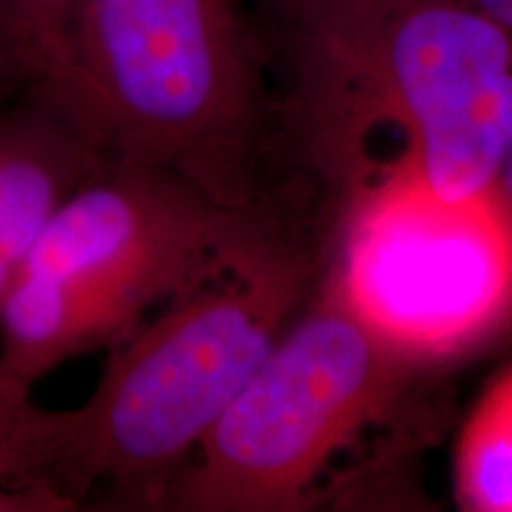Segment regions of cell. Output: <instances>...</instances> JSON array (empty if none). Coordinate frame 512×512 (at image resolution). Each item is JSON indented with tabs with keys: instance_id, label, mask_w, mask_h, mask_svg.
Returning <instances> with one entry per match:
<instances>
[{
	"instance_id": "6da1fadb",
	"label": "cell",
	"mask_w": 512,
	"mask_h": 512,
	"mask_svg": "<svg viewBox=\"0 0 512 512\" xmlns=\"http://www.w3.org/2000/svg\"><path fill=\"white\" fill-rule=\"evenodd\" d=\"M320 271L323 235L302 223L114 344L81 406L53 411L24 396L0 411V486H46L74 510L102 486L107 508L155 510Z\"/></svg>"
},
{
	"instance_id": "7a4b0ae2",
	"label": "cell",
	"mask_w": 512,
	"mask_h": 512,
	"mask_svg": "<svg viewBox=\"0 0 512 512\" xmlns=\"http://www.w3.org/2000/svg\"><path fill=\"white\" fill-rule=\"evenodd\" d=\"M278 126L323 219L380 178L377 138L446 200L491 192L512 143V36L460 0H406L287 43Z\"/></svg>"
},
{
	"instance_id": "3957f363",
	"label": "cell",
	"mask_w": 512,
	"mask_h": 512,
	"mask_svg": "<svg viewBox=\"0 0 512 512\" xmlns=\"http://www.w3.org/2000/svg\"><path fill=\"white\" fill-rule=\"evenodd\" d=\"M268 64L240 0H74L29 91L110 162L247 209L283 190L271 185L283 143Z\"/></svg>"
},
{
	"instance_id": "277c9868",
	"label": "cell",
	"mask_w": 512,
	"mask_h": 512,
	"mask_svg": "<svg viewBox=\"0 0 512 512\" xmlns=\"http://www.w3.org/2000/svg\"><path fill=\"white\" fill-rule=\"evenodd\" d=\"M294 195L223 207L162 169L112 162L50 219L0 302L3 399H24L60 363L136 332L152 306L309 223L313 202Z\"/></svg>"
},
{
	"instance_id": "5b68a950",
	"label": "cell",
	"mask_w": 512,
	"mask_h": 512,
	"mask_svg": "<svg viewBox=\"0 0 512 512\" xmlns=\"http://www.w3.org/2000/svg\"><path fill=\"white\" fill-rule=\"evenodd\" d=\"M439 373L320 285L204 434L155 510L294 512L337 496V463L392 427Z\"/></svg>"
},
{
	"instance_id": "8992f818",
	"label": "cell",
	"mask_w": 512,
	"mask_h": 512,
	"mask_svg": "<svg viewBox=\"0 0 512 512\" xmlns=\"http://www.w3.org/2000/svg\"><path fill=\"white\" fill-rule=\"evenodd\" d=\"M320 285L441 370L512 330V221L494 192L446 200L399 171L328 216Z\"/></svg>"
},
{
	"instance_id": "52a82bcc",
	"label": "cell",
	"mask_w": 512,
	"mask_h": 512,
	"mask_svg": "<svg viewBox=\"0 0 512 512\" xmlns=\"http://www.w3.org/2000/svg\"><path fill=\"white\" fill-rule=\"evenodd\" d=\"M110 164L31 91L0 110V252L19 266L57 211Z\"/></svg>"
},
{
	"instance_id": "ba28073f",
	"label": "cell",
	"mask_w": 512,
	"mask_h": 512,
	"mask_svg": "<svg viewBox=\"0 0 512 512\" xmlns=\"http://www.w3.org/2000/svg\"><path fill=\"white\" fill-rule=\"evenodd\" d=\"M456 503L472 512H512V366L467 415L453 467Z\"/></svg>"
},
{
	"instance_id": "9c48e42d",
	"label": "cell",
	"mask_w": 512,
	"mask_h": 512,
	"mask_svg": "<svg viewBox=\"0 0 512 512\" xmlns=\"http://www.w3.org/2000/svg\"><path fill=\"white\" fill-rule=\"evenodd\" d=\"M275 50L332 24L392 10L406 0H256Z\"/></svg>"
},
{
	"instance_id": "30bf717a",
	"label": "cell",
	"mask_w": 512,
	"mask_h": 512,
	"mask_svg": "<svg viewBox=\"0 0 512 512\" xmlns=\"http://www.w3.org/2000/svg\"><path fill=\"white\" fill-rule=\"evenodd\" d=\"M41 76V64L15 0H0V110L22 98Z\"/></svg>"
},
{
	"instance_id": "8fae6325",
	"label": "cell",
	"mask_w": 512,
	"mask_h": 512,
	"mask_svg": "<svg viewBox=\"0 0 512 512\" xmlns=\"http://www.w3.org/2000/svg\"><path fill=\"white\" fill-rule=\"evenodd\" d=\"M74 0H15L19 17L29 31L31 43H34L38 64H41V76L48 72L53 64L57 50H60L64 22H67L69 8ZM38 76V79H41Z\"/></svg>"
},
{
	"instance_id": "7c38bea8",
	"label": "cell",
	"mask_w": 512,
	"mask_h": 512,
	"mask_svg": "<svg viewBox=\"0 0 512 512\" xmlns=\"http://www.w3.org/2000/svg\"><path fill=\"white\" fill-rule=\"evenodd\" d=\"M460 3L470 5L482 15L494 19L498 27L512 36V0H460Z\"/></svg>"
},
{
	"instance_id": "4fadbf2b",
	"label": "cell",
	"mask_w": 512,
	"mask_h": 512,
	"mask_svg": "<svg viewBox=\"0 0 512 512\" xmlns=\"http://www.w3.org/2000/svg\"><path fill=\"white\" fill-rule=\"evenodd\" d=\"M491 192H494L498 204H501V207L505 209V214H508V219L512 221V143L508 147V152H505L501 171H498Z\"/></svg>"
},
{
	"instance_id": "5bb4252c",
	"label": "cell",
	"mask_w": 512,
	"mask_h": 512,
	"mask_svg": "<svg viewBox=\"0 0 512 512\" xmlns=\"http://www.w3.org/2000/svg\"><path fill=\"white\" fill-rule=\"evenodd\" d=\"M15 271H17V266L12 264L8 256L0 252V302H3L5 294H8V290H10L12 278H15Z\"/></svg>"
},
{
	"instance_id": "9a60e30c",
	"label": "cell",
	"mask_w": 512,
	"mask_h": 512,
	"mask_svg": "<svg viewBox=\"0 0 512 512\" xmlns=\"http://www.w3.org/2000/svg\"><path fill=\"white\" fill-rule=\"evenodd\" d=\"M8 406H10V403L3 399V394H0V411H3V408H8Z\"/></svg>"
}]
</instances>
